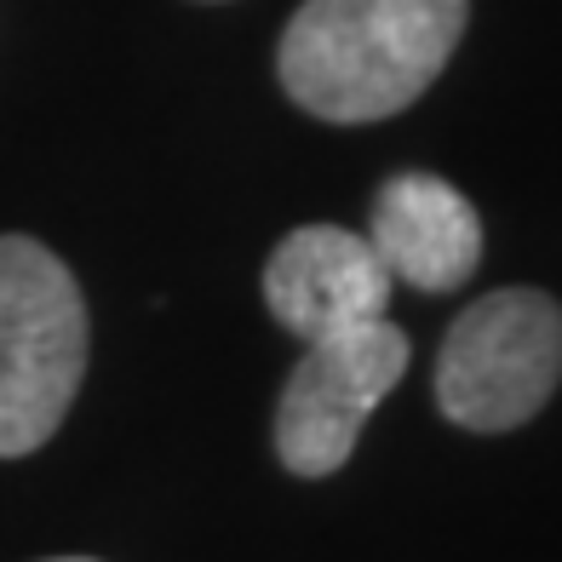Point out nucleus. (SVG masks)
<instances>
[{
  "label": "nucleus",
  "mask_w": 562,
  "mask_h": 562,
  "mask_svg": "<svg viewBox=\"0 0 562 562\" xmlns=\"http://www.w3.org/2000/svg\"><path fill=\"white\" fill-rule=\"evenodd\" d=\"M562 385V304L540 288L471 299L437 350L442 419L476 437L528 425Z\"/></svg>",
  "instance_id": "nucleus-3"
},
{
  "label": "nucleus",
  "mask_w": 562,
  "mask_h": 562,
  "mask_svg": "<svg viewBox=\"0 0 562 562\" xmlns=\"http://www.w3.org/2000/svg\"><path fill=\"white\" fill-rule=\"evenodd\" d=\"M407 356L414 339L391 316L304 345L276 402V459L304 482L345 471L368 414L402 385Z\"/></svg>",
  "instance_id": "nucleus-4"
},
{
  "label": "nucleus",
  "mask_w": 562,
  "mask_h": 562,
  "mask_svg": "<svg viewBox=\"0 0 562 562\" xmlns=\"http://www.w3.org/2000/svg\"><path fill=\"white\" fill-rule=\"evenodd\" d=\"M87 356L92 327L75 270L35 236H0V459L58 437Z\"/></svg>",
  "instance_id": "nucleus-2"
},
{
  "label": "nucleus",
  "mask_w": 562,
  "mask_h": 562,
  "mask_svg": "<svg viewBox=\"0 0 562 562\" xmlns=\"http://www.w3.org/2000/svg\"><path fill=\"white\" fill-rule=\"evenodd\" d=\"M46 562H98V557H46Z\"/></svg>",
  "instance_id": "nucleus-7"
},
{
  "label": "nucleus",
  "mask_w": 562,
  "mask_h": 562,
  "mask_svg": "<svg viewBox=\"0 0 562 562\" xmlns=\"http://www.w3.org/2000/svg\"><path fill=\"white\" fill-rule=\"evenodd\" d=\"M368 247L414 293H459L482 265V218L437 172H396L368 207Z\"/></svg>",
  "instance_id": "nucleus-6"
},
{
  "label": "nucleus",
  "mask_w": 562,
  "mask_h": 562,
  "mask_svg": "<svg viewBox=\"0 0 562 562\" xmlns=\"http://www.w3.org/2000/svg\"><path fill=\"white\" fill-rule=\"evenodd\" d=\"M471 0H304L276 41L281 92L334 126L391 121L453 64Z\"/></svg>",
  "instance_id": "nucleus-1"
},
{
  "label": "nucleus",
  "mask_w": 562,
  "mask_h": 562,
  "mask_svg": "<svg viewBox=\"0 0 562 562\" xmlns=\"http://www.w3.org/2000/svg\"><path fill=\"white\" fill-rule=\"evenodd\" d=\"M391 270L379 265L368 236L339 224H304L281 236L265 265V304L270 316L299 334L304 345L350 334L391 311Z\"/></svg>",
  "instance_id": "nucleus-5"
}]
</instances>
